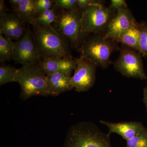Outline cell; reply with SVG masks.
I'll return each mask as SVG.
<instances>
[{
  "label": "cell",
  "mask_w": 147,
  "mask_h": 147,
  "mask_svg": "<svg viewBox=\"0 0 147 147\" xmlns=\"http://www.w3.org/2000/svg\"><path fill=\"white\" fill-rule=\"evenodd\" d=\"M118 58L114 62L116 71L128 77L145 80L147 76L142 55L139 52L122 45Z\"/></svg>",
  "instance_id": "cell-7"
},
{
  "label": "cell",
  "mask_w": 147,
  "mask_h": 147,
  "mask_svg": "<svg viewBox=\"0 0 147 147\" xmlns=\"http://www.w3.org/2000/svg\"><path fill=\"white\" fill-rule=\"evenodd\" d=\"M18 69L5 64L0 66V85H4L10 82H16V73Z\"/></svg>",
  "instance_id": "cell-19"
},
{
  "label": "cell",
  "mask_w": 147,
  "mask_h": 147,
  "mask_svg": "<svg viewBox=\"0 0 147 147\" xmlns=\"http://www.w3.org/2000/svg\"><path fill=\"white\" fill-rule=\"evenodd\" d=\"M5 4V1L3 0L0 1V17L4 16L7 13V11H9Z\"/></svg>",
  "instance_id": "cell-26"
},
{
  "label": "cell",
  "mask_w": 147,
  "mask_h": 147,
  "mask_svg": "<svg viewBox=\"0 0 147 147\" xmlns=\"http://www.w3.org/2000/svg\"><path fill=\"white\" fill-rule=\"evenodd\" d=\"M15 42L0 34V61L2 62L13 59Z\"/></svg>",
  "instance_id": "cell-17"
},
{
  "label": "cell",
  "mask_w": 147,
  "mask_h": 147,
  "mask_svg": "<svg viewBox=\"0 0 147 147\" xmlns=\"http://www.w3.org/2000/svg\"><path fill=\"white\" fill-rule=\"evenodd\" d=\"M41 60L49 58L71 57L69 42L53 27H43L35 22L30 24Z\"/></svg>",
  "instance_id": "cell-1"
},
{
  "label": "cell",
  "mask_w": 147,
  "mask_h": 147,
  "mask_svg": "<svg viewBox=\"0 0 147 147\" xmlns=\"http://www.w3.org/2000/svg\"><path fill=\"white\" fill-rule=\"evenodd\" d=\"M110 136L93 123L82 122L69 129L64 147H112Z\"/></svg>",
  "instance_id": "cell-2"
},
{
  "label": "cell",
  "mask_w": 147,
  "mask_h": 147,
  "mask_svg": "<svg viewBox=\"0 0 147 147\" xmlns=\"http://www.w3.org/2000/svg\"><path fill=\"white\" fill-rule=\"evenodd\" d=\"M71 74L64 71H59L47 75V90L49 95L57 96L74 88Z\"/></svg>",
  "instance_id": "cell-13"
},
{
  "label": "cell",
  "mask_w": 147,
  "mask_h": 147,
  "mask_svg": "<svg viewBox=\"0 0 147 147\" xmlns=\"http://www.w3.org/2000/svg\"><path fill=\"white\" fill-rule=\"evenodd\" d=\"M77 7L80 10L83 11L87 7L91 5L96 3L103 4V1L97 0H76Z\"/></svg>",
  "instance_id": "cell-24"
},
{
  "label": "cell",
  "mask_w": 147,
  "mask_h": 147,
  "mask_svg": "<svg viewBox=\"0 0 147 147\" xmlns=\"http://www.w3.org/2000/svg\"><path fill=\"white\" fill-rule=\"evenodd\" d=\"M12 9L13 13L27 24H31L36 18L34 0H22Z\"/></svg>",
  "instance_id": "cell-15"
},
{
  "label": "cell",
  "mask_w": 147,
  "mask_h": 147,
  "mask_svg": "<svg viewBox=\"0 0 147 147\" xmlns=\"http://www.w3.org/2000/svg\"><path fill=\"white\" fill-rule=\"evenodd\" d=\"M26 24L15 13H6L0 17V34L17 41L26 33Z\"/></svg>",
  "instance_id": "cell-11"
},
{
  "label": "cell",
  "mask_w": 147,
  "mask_h": 147,
  "mask_svg": "<svg viewBox=\"0 0 147 147\" xmlns=\"http://www.w3.org/2000/svg\"><path fill=\"white\" fill-rule=\"evenodd\" d=\"M55 5L58 8L67 10H75L78 9L76 0H55Z\"/></svg>",
  "instance_id": "cell-23"
},
{
  "label": "cell",
  "mask_w": 147,
  "mask_h": 147,
  "mask_svg": "<svg viewBox=\"0 0 147 147\" xmlns=\"http://www.w3.org/2000/svg\"><path fill=\"white\" fill-rule=\"evenodd\" d=\"M118 43L113 39H106L103 35H94L86 38L78 49L81 57L97 67L108 68L111 63V55L119 49Z\"/></svg>",
  "instance_id": "cell-3"
},
{
  "label": "cell",
  "mask_w": 147,
  "mask_h": 147,
  "mask_svg": "<svg viewBox=\"0 0 147 147\" xmlns=\"http://www.w3.org/2000/svg\"><path fill=\"white\" fill-rule=\"evenodd\" d=\"M97 66L86 59L80 57L74 69L71 80L76 91H88L94 85L96 78Z\"/></svg>",
  "instance_id": "cell-9"
},
{
  "label": "cell",
  "mask_w": 147,
  "mask_h": 147,
  "mask_svg": "<svg viewBox=\"0 0 147 147\" xmlns=\"http://www.w3.org/2000/svg\"><path fill=\"white\" fill-rule=\"evenodd\" d=\"M79 58H49L42 59L38 65L46 75L64 71L71 73L78 64Z\"/></svg>",
  "instance_id": "cell-12"
},
{
  "label": "cell",
  "mask_w": 147,
  "mask_h": 147,
  "mask_svg": "<svg viewBox=\"0 0 147 147\" xmlns=\"http://www.w3.org/2000/svg\"><path fill=\"white\" fill-rule=\"evenodd\" d=\"M138 28L140 32V53L143 57L147 59V21H140Z\"/></svg>",
  "instance_id": "cell-20"
},
{
  "label": "cell",
  "mask_w": 147,
  "mask_h": 147,
  "mask_svg": "<svg viewBox=\"0 0 147 147\" xmlns=\"http://www.w3.org/2000/svg\"><path fill=\"white\" fill-rule=\"evenodd\" d=\"M26 31L22 38L15 42L13 60L22 66L38 64L41 60L39 50L33 32L28 24Z\"/></svg>",
  "instance_id": "cell-8"
},
{
  "label": "cell",
  "mask_w": 147,
  "mask_h": 147,
  "mask_svg": "<svg viewBox=\"0 0 147 147\" xmlns=\"http://www.w3.org/2000/svg\"><path fill=\"white\" fill-rule=\"evenodd\" d=\"M140 32L138 26L132 27L123 33L116 41L122 45L140 53Z\"/></svg>",
  "instance_id": "cell-16"
},
{
  "label": "cell",
  "mask_w": 147,
  "mask_h": 147,
  "mask_svg": "<svg viewBox=\"0 0 147 147\" xmlns=\"http://www.w3.org/2000/svg\"><path fill=\"white\" fill-rule=\"evenodd\" d=\"M34 4L37 17L45 11L54 7L55 0H34Z\"/></svg>",
  "instance_id": "cell-22"
},
{
  "label": "cell",
  "mask_w": 147,
  "mask_h": 147,
  "mask_svg": "<svg viewBox=\"0 0 147 147\" xmlns=\"http://www.w3.org/2000/svg\"><path fill=\"white\" fill-rule=\"evenodd\" d=\"M143 101L146 105L147 112V86L145 87L144 90V98Z\"/></svg>",
  "instance_id": "cell-27"
},
{
  "label": "cell",
  "mask_w": 147,
  "mask_h": 147,
  "mask_svg": "<svg viewBox=\"0 0 147 147\" xmlns=\"http://www.w3.org/2000/svg\"><path fill=\"white\" fill-rule=\"evenodd\" d=\"M100 122L108 127L109 135L112 133H116L126 141L137 135L144 127L142 123L136 121L113 123L101 120Z\"/></svg>",
  "instance_id": "cell-14"
},
{
  "label": "cell",
  "mask_w": 147,
  "mask_h": 147,
  "mask_svg": "<svg viewBox=\"0 0 147 147\" xmlns=\"http://www.w3.org/2000/svg\"><path fill=\"white\" fill-rule=\"evenodd\" d=\"M116 12L102 3L87 7L82 11V32L84 35L87 37L90 34L100 35L103 32L104 34Z\"/></svg>",
  "instance_id": "cell-6"
},
{
  "label": "cell",
  "mask_w": 147,
  "mask_h": 147,
  "mask_svg": "<svg viewBox=\"0 0 147 147\" xmlns=\"http://www.w3.org/2000/svg\"><path fill=\"white\" fill-rule=\"evenodd\" d=\"M22 0H10L9 1L11 6V7H13L18 5L21 2Z\"/></svg>",
  "instance_id": "cell-28"
},
{
  "label": "cell",
  "mask_w": 147,
  "mask_h": 147,
  "mask_svg": "<svg viewBox=\"0 0 147 147\" xmlns=\"http://www.w3.org/2000/svg\"><path fill=\"white\" fill-rule=\"evenodd\" d=\"M82 11L59 9L55 23V28L67 40L73 48L77 49L87 37L82 32Z\"/></svg>",
  "instance_id": "cell-5"
},
{
  "label": "cell",
  "mask_w": 147,
  "mask_h": 147,
  "mask_svg": "<svg viewBox=\"0 0 147 147\" xmlns=\"http://www.w3.org/2000/svg\"><path fill=\"white\" fill-rule=\"evenodd\" d=\"M59 8L55 6L53 8L45 11L36 18L34 22L43 27L51 26L50 24L56 20Z\"/></svg>",
  "instance_id": "cell-18"
},
{
  "label": "cell",
  "mask_w": 147,
  "mask_h": 147,
  "mask_svg": "<svg viewBox=\"0 0 147 147\" xmlns=\"http://www.w3.org/2000/svg\"><path fill=\"white\" fill-rule=\"evenodd\" d=\"M138 24L128 7H123L117 11L103 37L105 39L116 40L128 29L138 26Z\"/></svg>",
  "instance_id": "cell-10"
},
{
  "label": "cell",
  "mask_w": 147,
  "mask_h": 147,
  "mask_svg": "<svg viewBox=\"0 0 147 147\" xmlns=\"http://www.w3.org/2000/svg\"><path fill=\"white\" fill-rule=\"evenodd\" d=\"M47 80V75L38 64L23 65L18 69L16 82L21 86V99L26 100L35 96H49Z\"/></svg>",
  "instance_id": "cell-4"
},
{
  "label": "cell",
  "mask_w": 147,
  "mask_h": 147,
  "mask_svg": "<svg viewBox=\"0 0 147 147\" xmlns=\"http://www.w3.org/2000/svg\"><path fill=\"white\" fill-rule=\"evenodd\" d=\"M109 8L116 11L128 6L125 0H111Z\"/></svg>",
  "instance_id": "cell-25"
},
{
  "label": "cell",
  "mask_w": 147,
  "mask_h": 147,
  "mask_svg": "<svg viewBox=\"0 0 147 147\" xmlns=\"http://www.w3.org/2000/svg\"><path fill=\"white\" fill-rule=\"evenodd\" d=\"M125 147H147V129L144 126L137 135L127 141Z\"/></svg>",
  "instance_id": "cell-21"
}]
</instances>
